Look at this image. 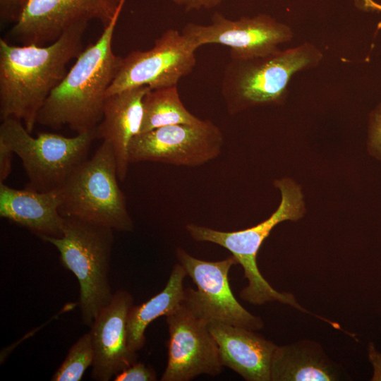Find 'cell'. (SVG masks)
Here are the masks:
<instances>
[{
  "label": "cell",
  "mask_w": 381,
  "mask_h": 381,
  "mask_svg": "<svg viewBox=\"0 0 381 381\" xmlns=\"http://www.w3.org/2000/svg\"><path fill=\"white\" fill-rule=\"evenodd\" d=\"M169 339L168 359L162 381H188L200 375L222 372L218 346L208 323L183 302L166 316Z\"/></svg>",
  "instance_id": "13"
},
{
  "label": "cell",
  "mask_w": 381,
  "mask_h": 381,
  "mask_svg": "<svg viewBox=\"0 0 381 381\" xmlns=\"http://www.w3.org/2000/svg\"><path fill=\"white\" fill-rule=\"evenodd\" d=\"M150 90L147 86H140L108 96L102 120L96 128L97 138L112 146L118 179L121 181L126 179L131 163L130 143L141 131L143 101Z\"/></svg>",
  "instance_id": "16"
},
{
  "label": "cell",
  "mask_w": 381,
  "mask_h": 381,
  "mask_svg": "<svg viewBox=\"0 0 381 381\" xmlns=\"http://www.w3.org/2000/svg\"><path fill=\"white\" fill-rule=\"evenodd\" d=\"M223 145L220 128L209 119H200L139 133L130 143L129 158L131 162L197 167L217 158Z\"/></svg>",
  "instance_id": "10"
},
{
  "label": "cell",
  "mask_w": 381,
  "mask_h": 381,
  "mask_svg": "<svg viewBox=\"0 0 381 381\" xmlns=\"http://www.w3.org/2000/svg\"><path fill=\"white\" fill-rule=\"evenodd\" d=\"M368 147L373 155L381 159V103L370 115Z\"/></svg>",
  "instance_id": "23"
},
{
  "label": "cell",
  "mask_w": 381,
  "mask_h": 381,
  "mask_svg": "<svg viewBox=\"0 0 381 381\" xmlns=\"http://www.w3.org/2000/svg\"><path fill=\"white\" fill-rule=\"evenodd\" d=\"M96 129L74 137L42 133L30 135L23 122L2 120L0 140L21 159L29 182L26 189L47 192L58 188L87 158Z\"/></svg>",
  "instance_id": "7"
},
{
  "label": "cell",
  "mask_w": 381,
  "mask_h": 381,
  "mask_svg": "<svg viewBox=\"0 0 381 381\" xmlns=\"http://www.w3.org/2000/svg\"><path fill=\"white\" fill-rule=\"evenodd\" d=\"M186 276L187 274L183 267L176 263L162 291L142 304L132 306L127 319V340L131 351L138 352L143 348L145 329L152 322L169 315L183 303Z\"/></svg>",
  "instance_id": "19"
},
{
  "label": "cell",
  "mask_w": 381,
  "mask_h": 381,
  "mask_svg": "<svg viewBox=\"0 0 381 381\" xmlns=\"http://www.w3.org/2000/svg\"><path fill=\"white\" fill-rule=\"evenodd\" d=\"M121 11L104 28L99 39L76 58L47 97L37 123L56 129L66 125L77 134L96 129L102 118L107 90L122 59L112 49Z\"/></svg>",
  "instance_id": "2"
},
{
  "label": "cell",
  "mask_w": 381,
  "mask_h": 381,
  "mask_svg": "<svg viewBox=\"0 0 381 381\" xmlns=\"http://www.w3.org/2000/svg\"><path fill=\"white\" fill-rule=\"evenodd\" d=\"M356 6L364 11L381 13V4L374 0H353Z\"/></svg>",
  "instance_id": "28"
},
{
  "label": "cell",
  "mask_w": 381,
  "mask_h": 381,
  "mask_svg": "<svg viewBox=\"0 0 381 381\" xmlns=\"http://www.w3.org/2000/svg\"><path fill=\"white\" fill-rule=\"evenodd\" d=\"M87 24L65 31L47 46L12 45L0 39V116L14 118L32 133L38 114L66 75L68 64L83 52Z\"/></svg>",
  "instance_id": "1"
},
{
  "label": "cell",
  "mask_w": 381,
  "mask_h": 381,
  "mask_svg": "<svg viewBox=\"0 0 381 381\" xmlns=\"http://www.w3.org/2000/svg\"><path fill=\"white\" fill-rule=\"evenodd\" d=\"M282 200L277 210L266 220L252 227L234 231H223L195 224H188L186 229L196 241L210 242L230 251L240 264L248 280V285L240 292V297L255 306L278 301L298 310L310 313L303 308L294 296L274 289L260 273L257 255L265 239L272 229L286 220H296L303 213L302 194L298 186L289 179L276 181Z\"/></svg>",
  "instance_id": "3"
},
{
  "label": "cell",
  "mask_w": 381,
  "mask_h": 381,
  "mask_svg": "<svg viewBox=\"0 0 381 381\" xmlns=\"http://www.w3.org/2000/svg\"><path fill=\"white\" fill-rule=\"evenodd\" d=\"M208 327L218 346L222 366L247 381H270L276 344L241 327L213 322Z\"/></svg>",
  "instance_id": "15"
},
{
  "label": "cell",
  "mask_w": 381,
  "mask_h": 381,
  "mask_svg": "<svg viewBox=\"0 0 381 381\" xmlns=\"http://www.w3.org/2000/svg\"><path fill=\"white\" fill-rule=\"evenodd\" d=\"M157 375L152 368L139 361L124 369L114 377V381H155Z\"/></svg>",
  "instance_id": "22"
},
{
  "label": "cell",
  "mask_w": 381,
  "mask_h": 381,
  "mask_svg": "<svg viewBox=\"0 0 381 381\" xmlns=\"http://www.w3.org/2000/svg\"><path fill=\"white\" fill-rule=\"evenodd\" d=\"M182 34L198 48L219 44L230 48L231 59H248L272 54L279 45L294 38L292 29L266 13L230 19L214 13L210 23L186 24Z\"/></svg>",
  "instance_id": "11"
},
{
  "label": "cell",
  "mask_w": 381,
  "mask_h": 381,
  "mask_svg": "<svg viewBox=\"0 0 381 381\" xmlns=\"http://www.w3.org/2000/svg\"><path fill=\"white\" fill-rule=\"evenodd\" d=\"M143 104L140 133L166 126L193 124L200 120L185 107L176 85L150 89L144 96Z\"/></svg>",
  "instance_id": "20"
},
{
  "label": "cell",
  "mask_w": 381,
  "mask_h": 381,
  "mask_svg": "<svg viewBox=\"0 0 381 381\" xmlns=\"http://www.w3.org/2000/svg\"><path fill=\"white\" fill-rule=\"evenodd\" d=\"M368 359L373 368L371 381H381V351H378L373 341L367 346Z\"/></svg>",
  "instance_id": "27"
},
{
  "label": "cell",
  "mask_w": 381,
  "mask_h": 381,
  "mask_svg": "<svg viewBox=\"0 0 381 381\" xmlns=\"http://www.w3.org/2000/svg\"><path fill=\"white\" fill-rule=\"evenodd\" d=\"M198 49L182 32L166 30L150 49L133 51L122 58L107 97L135 87L158 89L176 85L195 68Z\"/></svg>",
  "instance_id": "9"
},
{
  "label": "cell",
  "mask_w": 381,
  "mask_h": 381,
  "mask_svg": "<svg viewBox=\"0 0 381 381\" xmlns=\"http://www.w3.org/2000/svg\"><path fill=\"white\" fill-rule=\"evenodd\" d=\"M118 180L112 146L103 140L94 155L56 188L61 201L60 214L118 231H133L134 223Z\"/></svg>",
  "instance_id": "6"
},
{
  "label": "cell",
  "mask_w": 381,
  "mask_h": 381,
  "mask_svg": "<svg viewBox=\"0 0 381 381\" xmlns=\"http://www.w3.org/2000/svg\"><path fill=\"white\" fill-rule=\"evenodd\" d=\"M186 11L210 9L219 5L224 0H170Z\"/></svg>",
  "instance_id": "25"
},
{
  "label": "cell",
  "mask_w": 381,
  "mask_h": 381,
  "mask_svg": "<svg viewBox=\"0 0 381 381\" xmlns=\"http://www.w3.org/2000/svg\"><path fill=\"white\" fill-rule=\"evenodd\" d=\"M60 204L57 189L18 190L0 182V216L28 229L40 238L62 236L64 217L59 212Z\"/></svg>",
  "instance_id": "17"
},
{
  "label": "cell",
  "mask_w": 381,
  "mask_h": 381,
  "mask_svg": "<svg viewBox=\"0 0 381 381\" xmlns=\"http://www.w3.org/2000/svg\"><path fill=\"white\" fill-rule=\"evenodd\" d=\"M133 301L129 292L118 290L90 326L92 380L109 381L137 361L138 353L131 350L127 340V319Z\"/></svg>",
  "instance_id": "14"
},
{
  "label": "cell",
  "mask_w": 381,
  "mask_h": 381,
  "mask_svg": "<svg viewBox=\"0 0 381 381\" xmlns=\"http://www.w3.org/2000/svg\"><path fill=\"white\" fill-rule=\"evenodd\" d=\"M176 257L197 286L196 290L185 289L183 301L197 317L207 323L220 322L255 331L263 328L261 318L243 308L231 291L229 270L238 264L234 255L219 261H206L178 247Z\"/></svg>",
  "instance_id": "8"
},
{
  "label": "cell",
  "mask_w": 381,
  "mask_h": 381,
  "mask_svg": "<svg viewBox=\"0 0 381 381\" xmlns=\"http://www.w3.org/2000/svg\"><path fill=\"white\" fill-rule=\"evenodd\" d=\"M95 352L91 333L84 334L70 348L66 357L51 378L52 381H79L92 366Z\"/></svg>",
  "instance_id": "21"
},
{
  "label": "cell",
  "mask_w": 381,
  "mask_h": 381,
  "mask_svg": "<svg viewBox=\"0 0 381 381\" xmlns=\"http://www.w3.org/2000/svg\"><path fill=\"white\" fill-rule=\"evenodd\" d=\"M12 150L0 140V182L4 181L9 176L11 171Z\"/></svg>",
  "instance_id": "26"
},
{
  "label": "cell",
  "mask_w": 381,
  "mask_h": 381,
  "mask_svg": "<svg viewBox=\"0 0 381 381\" xmlns=\"http://www.w3.org/2000/svg\"><path fill=\"white\" fill-rule=\"evenodd\" d=\"M41 239L56 248L63 265L77 278L82 322L90 327L114 296L109 282L114 229L68 217L61 237Z\"/></svg>",
  "instance_id": "4"
},
{
  "label": "cell",
  "mask_w": 381,
  "mask_h": 381,
  "mask_svg": "<svg viewBox=\"0 0 381 381\" xmlns=\"http://www.w3.org/2000/svg\"><path fill=\"white\" fill-rule=\"evenodd\" d=\"M126 0H30L11 30L22 45L44 46L65 31L97 19L107 27Z\"/></svg>",
  "instance_id": "12"
},
{
  "label": "cell",
  "mask_w": 381,
  "mask_h": 381,
  "mask_svg": "<svg viewBox=\"0 0 381 381\" xmlns=\"http://www.w3.org/2000/svg\"><path fill=\"white\" fill-rule=\"evenodd\" d=\"M29 1L0 0L1 20L16 23Z\"/></svg>",
  "instance_id": "24"
},
{
  "label": "cell",
  "mask_w": 381,
  "mask_h": 381,
  "mask_svg": "<svg viewBox=\"0 0 381 381\" xmlns=\"http://www.w3.org/2000/svg\"><path fill=\"white\" fill-rule=\"evenodd\" d=\"M345 377L343 368L315 341L277 345L272 356L270 381H336Z\"/></svg>",
  "instance_id": "18"
},
{
  "label": "cell",
  "mask_w": 381,
  "mask_h": 381,
  "mask_svg": "<svg viewBox=\"0 0 381 381\" xmlns=\"http://www.w3.org/2000/svg\"><path fill=\"white\" fill-rule=\"evenodd\" d=\"M322 59L321 50L308 42L267 56L231 59L222 81V95L229 113L281 102L291 78L318 66Z\"/></svg>",
  "instance_id": "5"
}]
</instances>
